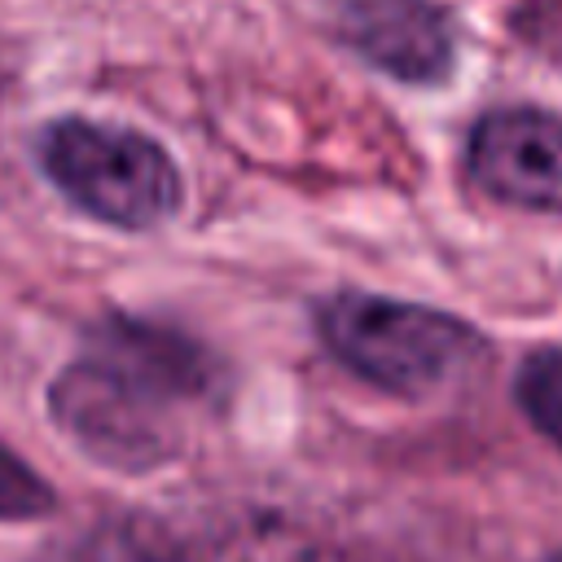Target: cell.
Returning <instances> with one entry per match:
<instances>
[{"mask_svg": "<svg viewBox=\"0 0 562 562\" xmlns=\"http://www.w3.org/2000/svg\"><path fill=\"white\" fill-rule=\"evenodd\" d=\"M228 360L176 321L110 307L48 382V422L101 470L149 474L184 452L189 426L228 404Z\"/></svg>", "mask_w": 562, "mask_h": 562, "instance_id": "obj_1", "label": "cell"}, {"mask_svg": "<svg viewBox=\"0 0 562 562\" xmlns=\"http://www.w3.org/2000/svg\"><path fill=\"white\" fill-rule=\"evenodd\" d=\"M31 158L83 220L114 233H158L184 206V176L171 149L127 123L57 114L40 123Z\"/></svg>", "mask_w": 562, "mask_h": 562, "instance_id": "obj_2", "label": "cell"}, {"mask_svg": "<svg viewBox=\"0 0 562 562\" xmlns=\"http://www.w3.org/2000/svg\"><path fill=\"white\" fill-rule=\"evenodd\" d=\"M312 329L347 373L400 400L443 391L483 351V334L461 316L369 290L325 294L312 307Z\"/></svg>", "mask_w": 562, "mask_h": 562, "instance_id": "obj_3", "label": "cell"}, {"mask_svg": "<svg viewBox=\"0 0 562 562\" xmlns=\"http://www.w3.org/2000/svg\"><path fill=\"white\" fill-rule=\"evenodd\" d=\"M465 171L505 206L562 215V114L536 105L487 110L470 127Z\"/></svg>", "mask_w": 562, "mask_h": 562, "instance_id": "obj_4", "label": "cell"}, {"mask_svg": "<svg viewBox=\"0 0 562 562\" xmlns=\"http://www.w3.org/2000/svg\"><path fill=\"white\" fill-rule=\"evenodd\" d=\"M329 22L360 61L408 88H435L457 66V31L435 0H329Z\"/></svg>", "mask_w": 562, "mask_h": 562, "instance_id": "obj_5", "label": "cell"}, {"mask_svg": "<svg viewBox=\"0 0 562 562\" xmlns=\"http://www.w3.org/2000/svg\"><path fill=\"white\" fill-rule=\"evenodd\" d=\"M514 400L522 417L562 448V347L531 351L514 378Z\"/></svg>", "mask_w": 562, "mask_h": 562, "instance_id": "obj_6", "label": "cell"}, {"mask_svg": "<svg viewBox=\"0 0 562 562\" xmlns=\"http://www.w3.org/2000/svg\"><path fill=\"white\" fill-rule=\"evenodd\" d=\"M57 509V487L0 439V522H35Z\"/></svg>", "mask_w": 562, "mask_h": 562, "instance_id": "obj_7", "label": "cell"}, {"mask_svg": "<svg viewBox=\"0 0 562 562\" xmlns=\"http://www.w3.org/2000/svg\"><path fill=\"white\" fill-rule=\"evenodd\" d=\"M544 562H562V553H549V558H544Z\"/></svg>", "mask_w": 562, "mask_h": 562, "instance_id": "obj_8", "label": "cell"}]
</instances>
